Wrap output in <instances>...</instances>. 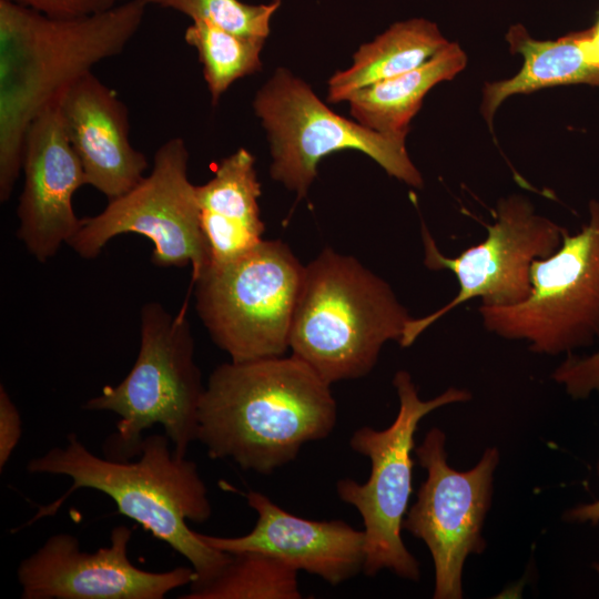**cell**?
<instances>
[{"mask_svg":"<svg viewBox=\"0 0 599 599\" xmlns=\"http://www.w3.org/2000/svg\"><path fill=\"white\" fill-rule=\"evenodd\" d=\"M580 44L587 59L599 65V20L590 29L581 31Z\"/></svg>","mask_w":599,"mask_h":599,"instance_id":"83f0119b","label":"cell"},{"mask_svg":"<svg viewBox=\"0 0 599 599\" xmlns=\"http://www.w3.org/2000/svg\"><path fill=\"white\" fill-rule=\"evenodd\" d=\"M449 41L426 19L396 22L359 47L349 68L328 80L327 101L338 103L373 83L414 70L430 60Z\"/></svg>","mask_w":599,"mask_h":599,"instance_id":"ffe728a7","label":"cell"},{"mask_svg":"<svg viewBox=\"0 0 599 599\" xmlns=\"http://www.w3.org/2000/svg\"><path fill=\"white\" fill-rule=\"evenodd\" d=\"M187 162L189 151L182 138L165 141L154 153L150 174L110 200L101 213L81 219L79 230L67 244L81 257L94 258L116 235L136 233L152 242L154 265H191L194 281L209 266L210 258Z\"/></svg>","mask_w":599,"mask_h":599,"instance_id":"30bf717a","label":"cell"},{"mask_svg":"<svg viewBox=\"0 0 599 599\" xmlns=\"http://www.w3.org/2000/svg\"><path fill=\"white\" fill-rule=\"evenodd\" d=\"M22 436L20 413L3 385L0 386V469L8 464Z\"/></svg>","mask_w":599,"mask_h":599,"instance_id":"484cf974","label":"cell"},{"mask_svg":"<svg viewBox=\"0 0 599 599\" xmlns=\"http://www.w3.org/2000/svg\"><path fill=\"white\" fill-rule=\"evenodd\" d=\"M55 101L87 184L110 201L144 177L148 160L130 142L128 108L92 71L63 89Z\"/></svg>","mask_w":599,"mask_h":599,"instance_id":"2e32d148","label":"cell"},{"mask_svg":"<svg viewBox=\"0 0 599 599\" xmlns=\"http://www.w3.org/2000/svg\"><path fill=\"white\" fill-rule=\"evenodd\" d=\"M297 570L260 552L231 554L210 581L190 586L181 599H301Z\"/></svg>","mask_w":599,"mask_h":599,"instance_id":"44dd1931","label":"cell"},{"mask_svg":"<svg viewBox=\"0 0 599 599\" xmlns=\"http://www.w3.org/2000/svg\"><path fill=\"white\" fill-rule=\"evenodd\" d=\"M51 18H79L95 14L126 0H9Z\"/></svg>","mask_w":599,"mask_h":599,"instance_id":"d4e9b609","label":"cell"},{"mask_svg":"<svg viewBox=\"0 0 599 599\" xmlns=\"http://www.w3.org/2000/svg\"><path fill=\"white\" fill-rule=\"evenodd\" d=\"M567 231L537 214L529 200L520 195L501 200L496 221L487 225L486 238L456 257L445 256L423 224L424 265L432 271H450L459 288L457 295L436 312L410 318L400 346H410L437 319L475 297L487 306H510L525 301L531 288V263L552 255Z\"/></svg>","mask_w":599,"mask_h":599,"instance_id":"8fae6325","label":"cell"},{"mask_svg":"<svg viewBox=\"0 0 599 599\" xmlns=\"http://www.w3.org/2000/svg\"><path fill=\"white\" fill-rule=\"evenodd\" d=\"M552 378L573 399L599 395V349L587 356L569 354L554 370Z\"/></svg>","mask_w":599,"mask_h":599,"instance_id":"cb8c5ba5","label":"cell"},{"mask_svg":"<svg viewBox=\"0 0 599 599\" xmlns=\"http://www.w3.org/2000/svg\"><path fill=\"white\" fill-rule=\"evenodd\" d=\"M399 408L394 422L385 429L368 426L356 429L349 438L351 448L370 461V473L364 484L342 478L336 483L341 500L359 512L365 534V562L368 577L382 570L416 581L419 564L406 548L403 521L412 495L415 433L419 422L445 405L467 402L466 389L448 388L435 398L423 400L406 370H398L393 379Z\"/></svg>","mask_w":599,"mask_h":599,"instance_id":"8992f818","label":"cell"},{"mask_svg":"<svg viewBox=\"0 0 599 599\" xmlns=\"http://www.w3.org/2000/svg\"><path fill=\"white\" fill-rule=\"evenodd\" d=\"M148 6L126 0L95 14L61 19L0 0L1 202L9 200L22 171L33 120L95 63L121 53Z\"/></svg>","mask_w":599,"mask_h":599,"instance_id":"7a4b0ae2","label":"cell"},{"mask_svg":"<svg viewBox=\"0 0 599 599\" xmlns=\"http://www.w3.org/2000/svg\"><path fill=\"white\" fill-rule=\"evenodd\" d=\"M580 38L581 31L541 41L531 38L520 24L511 27L506 39L511 51L522 55L524 64L512 78L486 84L481 112L489 125L496 110L511 95L556 85L599 87V65L587 59Z\"/></svg>","mask_w":599,"mask_h":599,"instance_id":"ac0fdd59","label":"cell"},{"mask_svg":"<svg viewBox=\"0 0 599 599\" xmlns=\"http://www.w3.org/2000/svg\"><path fill=\"white\" fill-rule=\"evenodd\" d=\"M599 473V463H598ZM565 519L572 522L599 524V499L590 504H582L572 507L565 514Z\"/></svg>","mask_w":599,"mask_h":599,"instance_id":"4316f807","label":"cell"},{"mask_svg":"<svg viewBox=\"0 0 599 599\" xmlns=\"http://www.w3.org/2000/svg\"><path fill=\"white\" fill-rule=\"evenodd\" d=\"M244 496L257 514L254 528L240 537L197 532L205 544L229 554L251 551L268 555L332 586L363 571L364 530H357L343 520L301 518L255 490H248Z\"/></svg>","mask_w":599,"mask_h":599,"instance_id":"9a60e30c","label":"cell"},{"mask_svg":"<svg viewBox=\"0 0 599 599\" xmlns=\"http://www.w3.org/2000/svg\"><path fill=\"white\" fill-rule=\"evenodd\" d=\"M589 220L567 231L559 248L530 267L529 296L510 306L480 305L485 328L507 339H525L538 354H572L599 341V201Z\"/></svg>","mask_w":599,"mask_h":599,"instance_id":"9c48e42d","label":"cell"},{"mask_svg":"<svg viewBox=\"0 0 599 599\" xmlns=\"http://www.w3.org/2000/svg\"><path fill=\"white\" fill-rule=\"evenodd\" d=\"M204 389L185 311L172 315L161 304L150 302L141 309V343L132 369L120 384L103 387L83 407L119 416L116 430L103 446L106 458L130 460L139 456L143 432L158 424L173 450L185 456L197 440Z\"/></svg>","mask_w":599,"mask_h":599,"instance_id":"5b68a950","label":"cell"},{"mask_svg":"<svg viewBox=\"0 0 599 599\" xmlns=\"http://www.w3.org/2000/svg\"><path fill=\"white\" fill-rule=\"evenodd\" d=\"M446 436L432 428L415 453L427 471L403 529L423 540L435 568V599L463 598V569L467 557L481 552L483 525L490 507L493 476L499 461L496 447L487 448L466 471L447 463Z\"/></svg>","mask_w":599,"mask_h":599,"instance_id":"7c38bea8","label":"cell"},{"mask_svg":"<svg viewBox=\"0 0 599 599\" xmlns=\"http://www.w3.org/2000/svg\"><path fill=\"white\" fill-rule=\"evenodd\" d=\"M132 529L119 525L110 544L94 552L83 551L77 537L59 532L17 569L22 599H163L196 579L192 567L148 571L129 557Z\"/></svg>","mask_w":599,"mask_h":599,"instance_id":"4fadbf2b","label":"cell"},{"mask_svg":"<svg viewBox=\"0 0 599 599\" xmlns=\"http://www.w3.org/2000/svg\"><path fill=\"white\" fill-rule=\"evenodd\" d=\"M463 49L449 42L420 67L373 83L352 94L347 102L359 124L390 135H406L409 122L420 109L427 92L441 81L451 80L466 65Z\"/></svg>","mask_w":599,"mask_h":599,"instance_id":"d6986e66","label":"cell"},{"mask_svg":"<svg viewBox=\"0 0 599 599\" xmlns=\"http://www.w3.org/2000/svg\"><path fill=\"white\" fill-rule=\"evenodd\" d=\"M24 184L17 215L18 237L39 262L54 256L80 227L72 196L87 185L54 100L28 129L23 150Z\"/></svg>","mask_w":599,"mask_h":599,"instance_id":"5bb4252c","label":"cell"},{"mask_svg":"<svg viewBox=\"0 0 599 599\" xmlns=\"http://www.w3.org/2000/svg\"><path fill=\"white\" fill-rule=\"evenodd\" d=\"M184 39L197 52L214 105L233 82L262 69L263 39L237 35L205 21H193Z\"/></svg>","mask_w":599,"mask_h":599,"instance_id":"7402d4cb","label":"cell"},{"mask_svg":"<svg viewBox=\"0 0 599 599\" xmlns=\"http://www.w3.org/2000/svg\"><path fill=\"white\" fill-rule=\"evenodd\" d=\"M148 4L176 10L192 21L210 22L245 38L263 39L270 34L273 14L281 0L251 4L240 0H145Z\"/></svg>","mask_w":599,"mask_h":599,"instance_id":"603a6c76","label":"cell"},{"mask_svg":"<svg viewBox=\"0 0 599 599\" xmlns=\"http://www.w3.org/2000/svg\"><path fill=\"white\" fill-rule=\"evenodd\" d=\"M165 434L144 437L135 461L99 457L75 434L63 447L55 446L28 461L30 474L67 476L70 489L50 505L39 507L28 522L53 516L75 490L94 489L109 496L121 515L129 517L173 550L194 569L200 586L213 579L231 554L205 544L187 520L206 521L212 515L207 488L197 466L171 448Z\"/></svg>","mask_w":599,"mask_h":599,"instance_id":"3957f363","label":"cell"},{"mask_svg":"<svg viewBox=\"0 0 599 599\" xmlns=\"http://www.w3.org/2000/svg\"><path fill=\"white\" fill-rule=\"evenodd\" d=\"M304 270L282 241L263 240L193 281L199 317L231 361L285 355Z\"/></svg>","mask_w":599,"mask_h":599,"instance_id":"52a82bcc","label":"cell"},{"mask_svg":"<svg viewBox=\"0 0 599 599\" xmlns=\"http://www.w3.org/2000/svg\"><path fill=\"white\" fill-rule=\"evenodd\" d=\"M331 385L294 355L224 363L210 375L197 440L212 459L268 475L335 428Z\"/></svg>","mask_w":599,"mask_h":599,"instance_id":"6da1fadb","label":"cell"},{"mask_svg":"<svg viewBox=\"0 0 599 599\" xmlns=\"http://www.w3.org/2000/svg\"><path fill=\"white\" fill-rule=\"evenodd\" d=\"M412 317L387 282L332 248L305 266L291 333L292 355L332 385L370 373Z\"/></svg>","mask_w":599,"mask_h":599,"instance_id":"277c9868","label":"cell"},{"mask_svg":"<svg viewBox=\"0 0 599 599\" xmlns=\"http://www.w3.org/2000/svg\"><path fill=\"white\" fill-rule=\"evenodd\" d=\"M260 195L255 158L244 148L224 158L210 181L196 185L209 266L232 262L263 241Z\"/></svg>","mask_w":599,"mask_h":599,"instance_id":"e0dca14e","label":"cell"},{"mask_svg":"<svg viewBox=\"0 0 599 599\" xmlns=\"http://www.w3.org/2000/svg\"><path fill=\"white\" fill-rule=\"evenodd\" d=\"M253 109L267 133L271 176L294 191L297 199L306 195L319 161L342 150L365 153L387 174L410 186L424 184L406 150V135L383 134L336 114L285 68L276 69L257 91Z\"/></svg>","mask_w":599,"mask_h":599,"instance_id":"ba28073f","label":"cell"}]
</instances>
